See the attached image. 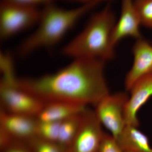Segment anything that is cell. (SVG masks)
I'll return each mask as SVG.
<instances>
[{"label": "cell", "mask_w": 152, "mask_h": 152, "mask_svg": "<svg viewBox=\"0 0 152 152\" xmlns=\"http://www.w3.org/2000/svg\"><path fill=\"white\" fill-rule=\"evenodd\" d=\"M105 63L98 58L73 59L56 72L18 79L17 84L45 102L62 101L95 106L110 94L104 75Z\"/></svg>", "instance_id": "cell-1"}, {"label": "cell", "mask_w": 152, "mask_h": 152, "mask_svg": "<svg viewBox=\"0 0 152 152\" xmlns=\"http://www.w3.org/2000/svg\"><path fill=\"white\" fill-rule=\"evenodd\" d=\"M100 2L92 1L72 9L61 8L52 3L46 4L41 10L37 28L20 46V54L25 56L37 49L55 45L79 19Z\"/></svg>", "instance_id": "cell-2"}, {"label": "cell", "mask_w": 152, "mask_h": 152, "mask_svg": "<svg viewBox=\"0 0 152 152\" xmlns=\"http://www.w3.org/2000/svg\"><path fill=\"white\" fill-rule=\"evenodd\" d=\"M115 17L108 7L94 14L86 27L63 48L64 56L73 59L92 58L110 61L115 56L112 41Z\"/></svg>", "instance_id": "cell-3"}, {"label": "cell", "mask_w": 152, "mask_h": 152, "mask_svg": "<svg viewBox=\"0 0 152 152\" xmlns=\"http://www.w3.org/2000/svg\"><path fill=\"white\" fill-rule=\"evenodd\" d=\"M40 15L37 7L1 1L0 37L8 39L37 24Z\"/></svg>", "instance_id": "cell-4"}, {"label": "cell", "mask_w": 152, "mask_h": 152, "mask_svg": "<svg viewBox=\"0 0 152 152\" xmlns=\"http://www.w3.org/2000/svg\"><path fill=\"white\" fill-rule=\"evenodd\" d=\"M17 80L11 82L1 80V109L10 113L37 118L45 102L20 88Z\"/></svg>", "instance_id": "cell-5"}, {"label": "cell", "mask_w": 152, "mask_h": 152, "mask_svg": "<svg viewBox=\"0 0 152 152\" xmlns=\"http://www.w3.org/2000/svg\"><path fill=\"white\" fill-rule=\"evenodd\" d=\"M129 98L124 92L110 94L95 106L94 111L98 119L115 139L121 134L126 126L124 110Z\"/></svg>", "instance_id": "cell-6"}, {"label": "cell", "mask_w": 152, "mask_h": 152, "mask_svg": "<svg viewBox=\"0 0 152 152\" xmlns=\"http://www.w3.org/2000/svg\"><path fill=\"white\" fill-rule=\"evenodd\" d=\"M94 111L88 108L82 114L77 132L66 152H98L104 132Z\"/></svg>", "instance_id": "cell-7"}, {"label": "cell", "mask_w": 152, "mask_h": 152, "mask_svg": "<svg viewBox=\"0 0 152 152\" xmlns=\"http://www.w3.org/2000/svg\"><path fill=\"white\" fill-rule=\"evenodd\" d=\"M37 122L36 117L10 113L1 109L0 131L15 140L28 142L36 137Z\"/></svg>", "instance_id": "cell-8"}, {"label": "cell", "mask_w": 152, "mask_h": 152, "mask_svg": "<svg viewBox=\"0 0 152 152\" xmlns=\"http://www.w3.org/2000/svg\"><path fill=\"white\" fill-rule=\"evenodd\" d=\"M129 97L124 110L126 126H139L137 114L142 106L152 96V74L139 79L129 90Z\"/></svg>", "instance_id": "cell-9"}, {"label": "cell", "mask_w": 152, "mask_h": 152, "mask_svg": "<svg viewBox=\"0 0 152 152\" xmlns=\"http://www.w3.org/2000/svg\"><path fill=\"white\" fill-rule=\"evenodd\" d=\"M134 62L125 80L126 90L129 91L142 77L152 74V45L142 37L136 39L132 48Z\"/></svg>", "instance_id": "cell-10"}, {"label": "cell", "mask_w": 152, "mask_h": 152, "mask_svg": "<svg viewBox=\"0 0 152 152\" xmlns=\"http://www.w3.org/2000/svg\"><path fill=\"white\" fill-rule=\"evenodd\" d=\"M141 25L134 6V0H122L120 18L116 22L112 33V41L114 45L115 46L121 40L126 37L136 40L141 37Z\"/></svg>", "instance_id": "cell-11"}, {"label": "cell", "mask_w": 152, "mask_h": 152, "mask_svg": "<svg viewBox=\"0 0 152 152\" xmlns=\"http://www.w3.org/2000/svg\"><path fill=\"white\" fill-rule=\"evenodd\" d=\"M87 107L62 101L48 102H45L36 118L39 121L61 122L81 113L86 109Z\"/></svg>", "instance_id": "cell-12"}, {"label": "cell", "mask_w": 152, "mask_h": 152, "mask_svg": "<svg viewBox=\"0 0 152 152\" xmlns=\"http://www.w3.org/2000/svg\"><path fill=\"white\" fill-rule=\"evenodd\" d=\"M115 140L124 152H152L148 139L137 127L126 126Z\"/></svg>", "instance_id": "cell-13"}, {"label": "cell", "mask_w": 152, "mask_h": 152, "mask_svg": "<svg viewBox=\"0 0 152 152\" xmlns=\"http://www.w3.org/2000/svg\"><path fill=\"white\" fill-rule=\"evenodd\" d=\"M83 112L63 120L60 123L57 143L66 151L78 129Z\"/></svg>", "instance_id": "cell-14"}, {"label": "cell", "mask_w": 152, "mask_h": 152, "mask_svg": "<svg viewBox=\"0 0 152 152\" xmlns=\"http://www.w3.org/2000/svg\"><path fill=\"white\" fill-rule=\"evenodd\" d=\"M61 122L38 121L36 137L45 140L57 143Z\"/></svg>", "instance_id": "cell-15"}, {"label": "cell", "mask_w": 152, "mask_h": 152, "mask_svg": "<svg viewBox=\"0 0 152 152\" xmlns=\"http://www.w3.org/2000/svg\"><path fill=\"white\" fill-rule=\"evenodd\" d=\"M141 25L152 28V0H134Z\"/></svg>", "instance_id": "cell-16"}, {"label": "cell", "mask_w": 152, "mask_h": 152, "mask_svg": "<svg viewBox=\"0 0 152 152\" xmlns=\"http://www.w3.org/2000/svg\"><path fill=\"white\" fill-rule=\"evenodd\" d=\"M27 142L33 152H66L57 143L45 140L36 136Z\"/></svg>", "instance_id": "cell-17"}, {"label": "cell", "mask_w": 152, "mask_h": 152, "mask_svg": "<svg viewBox=\"0 0 152 152\" xmlns=\"http://www.w3.org/2000/svg\"><path fill=\"white\" fill-rule=\"evenodd\" d=\"M0 58L1 80L9 81L15 80L17 78L15 75L14 64L12 57L9 54L2 52Z\"/></svg>", "instance_id": "cell-18"}, {"label": "cell", "mask_w": 152, "mask_h": 152, "mask_svg": "<svg viewBox=\"0 0 152 152\" xmlns=\"http://www.w3.org/2000/svg\"><path fill=\"white\" fill-rule=\"evenodd\" d=\"M98 152H124L111 134L104 133Z\"/></svg>", "instance_id": "cell-19"}, {"label": "cell", "mask_w": 152, "mask_h": 152, "mask_svg": "<svg viewBox=\"0 0 152 152\" xmlns=\"http://www.w3.org/2000/svg\"><path fill=\"white\" fill-rule=\"evenodd\" d=\"M0 148L1 152H33L27 142L15 139Z\"/></svg>", "instance_id": "cell-20"}, {"label": "cell", "mask_w": 152, "mask_h": 152, "mask_svg": "<svg viewBox=\"0 0 152 152\" xmlns=\"http://www.w3.org/2000/svg\"><path fill=\"white\" fill-rule=\"evenodd\" d=\"M53 1V0H1V1L18 3L23 4L37 7V5L40 4H47L49 3H52Z\"/></svg>", "instance_id": "cell-21"}, {"label": "cell", "mask_w": 152, "mask_h": 152, "mask_svg": "<svg viewBox=\"0 0 152 152\" xmlns=\"http://www.w3.org/2000/svg\"><path fill=\"white\" fill-rule=\"evenodd\" d=\"M75 1H80L84 2L85 3L89 2L92 1H105V0H75Z\"/></svg>", "instance_id": "cell-22"}, {"label": "cell", "mask_w": 152, "mask_h": 152, "mask_svg": "<svg viewBox=\"0 0 152 152\" xmlns=\"http://www.w3.org/2000/svg\"><path fill=\"white\" fill-rule=\"evenodd\" d=\"M124 152H128V151H124Z\"/></svg>", "instance_id": "cell-23"}]
</instances>
